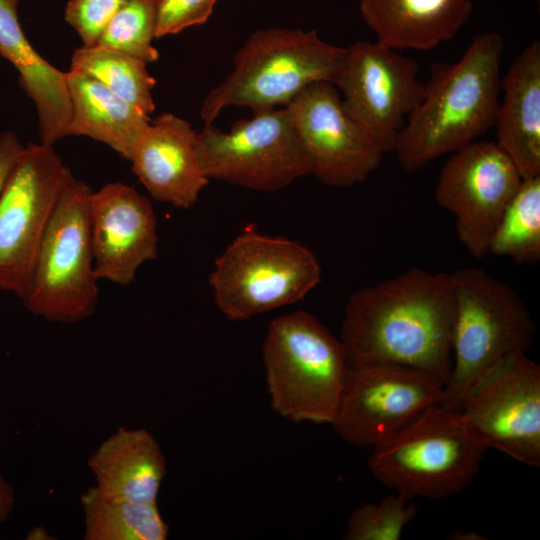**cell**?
I'll return each mask as SVG.
<instances>
[{
    "instance_id": "5b68a950",
    "label": "cell",
    "mask_w": 540,
    "mask_h": 540,
    "mask_svg": "<svg viewBox=\"0 0 540 540\" xmlns=\"http://www.w3.org/2000/svg\"><path fill=\"white\" fill-rule=\"evenodd\" d=\"M262 354L274 411L297 423L331 425L349 369L340 338L298 310L271 321Z\"/></svg>"
},
{
    "instance_id": "6da1fadb",
    "label": "cell",
    "mask_w": 540,
    "mask_h": 540,
    "mask_svg": "<svg viewBox=\"0 0 540 540\" xmlns=\"http://www.w3.org/2000/svg\"><path fill=\"white\" fill-rule=\"evenodd\" d=\"M454 317L452 274L410 268L349 296L340 340L349 367L400 364L446 384Z\"/></svg>"
},
{
    "instance_id": "1f68e13d",
    "label": "cell",
    "mask_w": 540,
    "mask_h": 540,
    "mask_svg": "<svg viewBox=\"0 0 540 540\" xmlns=\"http://www.w3.org/2000/svg\"><path fill=\"white\" fill-rule=\"evenodd\" d=\"M449 539L454 540H480L485 539L484 537H481L480 534L475 533L474 531L467 532L462 530H453L449 535Z\"/></svg>"
},
{
    "instance_id": "9c48e42d",
    "label": "cell",
    "mask_w": 540,
    "mask_h": 540,
    "mask_svg": "<svg viewBox=\"0 0 540 540\" xmlns=\"http://www.w3.org/2000/svg\"><path fill=\"white\" fill-rule=\"evenodd\" d=\"M204 175L256 191H277L311 175V167L286 107L253 111L222 131L205 123L197 132Z\"/></svg>"
},
{
    "instance_id": "cb8c5ba5",
    "label": "cell",
    "mask_w": 540,
    "mask_h": 540,
    "mask_svg": "<svg viewBox=\"0 0 540 540\" xmlns=\"http://www.w3.org/2000/svg\"><path fill=\"white\" fill-rule=\"evenodd\" d=\"M146 65L138 58L100 45L81 46L71 58V68L92 76L150 115L155 110L152 89L156 80Z\"/></svg>"
},
{
    "instance_id": "e0dca14e",
    "label": "cell",
    "mask_w": 540,
    "mask_h": 540,
    "mask_svg": "<svg viewBox=\"0 0 540 540\" xmlns=\"http://www.w3.org/2000/svg\"><path fill=\"white\" fill-rule=\"evenodd\" d=\"M150 195L174 207L189 209L208 185L197 153V132L171 113L150 121L129 160Z\"/></svg>"
},
{
    "instance_id": "83f0119b",
    "label": "cell",
    "mask_w": 540,
    "mask_h": 540,
    "mask_svg": "<svg viewBox=\"0 0 540 540\" xmlns=\"http://www.w3.org/2000/svg\"><path fill=\"white\" fill-rule=\"evenodd\" d=\"M127 0H69L66 22L78 33L83 45H97L107 24Z\"/></svg>"
},
{
    "instance_id": "603a6c76",
    "label": "cell",
    "mask_w": 540,
    "mask_h": 540,
    "mask_svg": "<svg viewBox=\"0 0 540 540\" xmlns=\"http://www.w3.org/2000/svg\"><path fill=\"white\" fill-rule=\"evenodd\" d=\"M85 540H165L169 527L157 503H137L103 495L96 486L80 496Z\"/></svg>"
},
{
    "instance_id": "4dcf8cb0",
    "label": "cell",
    "mask_w": 540,
    "mask_h": 540,
    "mask_svg": "<svg viewBox=\"0 0 540 540\" xmlns=\"http://www.w3.org/2000/svg\"><path fill=\"white\" fill-rule=\"evenodd\" d=\"M14 504V488L0 471V525L5 522Z\"/></svg>"
},
{
    "instance_id": "5bb4252c",
    "label": "cell",
    "mask_w": 540,
    "mask_h": 540,
    "mask_svg": "<svg viewBox=\"0 0 540 540\" xmlns=\"http://www.w3.org/2000/svg\"><path fill=\"white\" fill-rule=\"evenodd\" d=\"M346 49L335 83L342 103L385 153L394 151L407 116L424 96L419 63L377 42L358 41Z\"/></svg>"
},
{
    "instance_id": "ac0fdd59",
    "label": "cell",
    "mask_w": 540,
    "mask_h": 540,
    "mask_svg": "<svg viewBox=\"0 0 540 540\" xmlns=\"http://www.w3.org/2000/svg\"><path fill=\"white\" fill-rule=\"evenodd\" d=\"M504 91L494 127L495 141L522 178L540 176V42L519 53L501 79Z\"/></svg>"
},
{
    "instance_id": "7c38bea8",
    "label": "cell",
    "mask_w": 540,
    "mask_h": 540,
    "mask_svg": "<svg viewBox=\"0 0 540 540\" xmlns=\"http://www.w3.org/2000/svg\"><path fill=\"white\" fill-rule=\"evenodd\" d=\"M458 409L488 449L526 466L540 465V366L526 352L490 368Z\"/></svg>"
},
{
    "instance_id": "52a82bcc",
    "label": "cell",
    "mask_w": 540,
    "mask_h": 540,
    "mask_svg": "<svg viewBox=\"0 0 540 540\" xmlns=\"http://www.w3.org/2000/svg\"><path fill=\"white\" fill-rule=\"evenodd\" d=\"M321 272L315 254L300 242L247 229L217 257L209 284L218 309L244 320L303 299Z\"/></svg>"
},
{
    "instance_id": "8992f818",
    "label": "cell",
    "mask_w": 540,
    "mask_h": 540,
    "mask_svg": "<svg viewBox=\"0 0 540 540\" xmlns=\"http://www.w3.org/2000/svg\"><path fill=\"white\" fill-rule=\"evenodd\" d=\"M452 274L455 317L452 366L441 404L458 408L475 383L503 358L526 352L535 325L518 293L483 269Z\"/></svg>"
},
{
    "instance_id": "d6986e66",
    "label": "cell",
    "mask_w": 540,
    "mask_h": 540,
    "mask_svg": "<svg viewBox=\"0 0 540 540\" xmlns=\"http://www.w3.org/2000/svg\"><path fill=\"white\" fill-rule=\"evenodd\" d=\"M19 2L0 0V55L17 70L20 86L36 107L41 143L53 146L66 136L71 115L66 72L32 47L18 19Z\"/></svg>"
},
{
    "instance_id": "d4e9b609",
    "label": "cell",
    "mask_w": 540,
    "mask_h": 540,
    "mask_svg": "<svg viewBox=\"0 0 540 540\" xmlns=\"http://www.w3.org/2000/svg\"><path fill=\"white\" fill-rule=\"evenodd\" d=\"M490 254L517 264L539 262L540 176L522 179L492 237Z\"/></svg>"
},
{
    "instance_id": "7a4b0ae2",
    "label": "cell",
    "mask_w": 540,
    "mask_h": 540,
    "mask_svg": "<svg viewBox=\"0 0 540 540\" xmlns=\"http://www.w3.org/2000/svg\"><path fill=\"white\" fill-rule=\"evenodd\" d=\"M504 40L496 32L476 36L457 62H436L424 96L409 113L394 149L406 173L474 142L494 127L501 90Z\"/></svg>"
},
{
    "instance_id": "277c9868",
    "label": "cell",
    "mask_w": 540,
    "mask_h": 540,
    "mask_svg": "<svg viewBox=\"0 0 540 540\" xmlns=\"http://www.w3.org/2000/svg\"><path fill=\"white\" fill-rule=\"evenodd\" d=\"M487 450L458 408L437 403L372 447L367 466L392 492L441 499L472 482Z\"/></svg>"
},
{
    "instance_id": "4fadbf2b",
    "label": "cell",
    "mask_w": 540,
    "mask_h": 540,
    "mask_svg": "<svg viewBox=\"0 0 540 540\" xmlns=\"http://www.w3.org/2000/svg\"><path fill=\"white\" fill-rule=\"evenodd\" d=\"M522 179L495 141H474L446 161L435 199L455 216L459 240L473 257L489 255L492 237Z\"/></svg>"
},
{
    "instance_id": "7402d4cb",
    "label": "cell",
    "mask_w": 540,
    "mask_h": 540,
    "mask_svg": "<svg viewBox=\"0 0 540 540\" xmlns=\"http://www.w3.org/2000/svg\"><path fill=\"white\" fill-rule=\"evenodd\" d=\"M66 79L71 105L66 136L102 142L129 161L149 115L80 70L70 68Z\"/></svg>"
},
{
    "instance_id": "44dd1931",
    "label": "cell",
    "mask_w": 540,
    "mask_h": 540,
    "mask_svg": "<svg viewBox=\"0 0 540 540\" xmlns=\"http://www.w3.org/2000/svg\"><path fill=\"white\" fill-rule=\"evenodd\" d=\"M87 465L103 495L157 503L166 461L158 442L146 429L120 427L90 455Z\"/></svg>"
},
{
    "instance_id": "ba28073f",
    "label": "cell",
    "mask_w": 540,
    "mask_h": 540,
    "mask_svg": "<svg viewBox=\"0 0 540 540\" xmlns=\"http://www.w3.org/2000/svg\"><path fill=\"white\" fill-rule=\"evenodd\" d=\"M91 188L74 179L63 192L41 241L22 301L50 322L75 323L98 304V279L90 239Z\"/></svg>"
},
{
    "instance_id": "ffe728a7",
    "label": "cell",
    "mask_w": 540,
    "mask_h": 540,
    "mask_svg": "<svg viewBox=\"0 0 540 540\" xmlns=\"http://www.w3.org/2000/svg\"><path fill=\"white\" fill-rule=\"evenodd\" d=\"M472 0H360L376 42L394 49L429 51L452 39L468 20Z\"/></svg>"
},
{
    "instance_id": "30bf717a",
    "label": "cell",
    "mask_w": 540,
    "mask_h": 540,
    "mask_svg": "<svg viewBox=\"0 0 540 540\" xmlns=\"http://www.w3.org/2000/svg\"><path fill=\"white\" fill-rule=\"evenodd\" d=\"M74 179L52 145L24 147L0 193V290L22 299L46 229Z\"/></svg>"
},
{
    "instance_id": "f1b7e54d",
    "label": "cell",
    "mask_w": 540,
    "mask_h": 540,
    "mask_svg": "<svg viewBox=\"0 0 540 540\" xmlns=\"http://www.w3.org/2000/svg\"><path fill=\"white\" fill-rule=\"evenodd\" d=\"M218 0H160L156 38L207 22Z\"/></svg>"
},
{
    "instance_id": "9a60e30c",
    "label": "cell",
    "mask_w": 540,
    "mask_h": 540,
    "mask_svg": "<svg viewBox=\"0 0 540 540\" xmlns=\"http://www.w3.org/2000/svg\"><path fill=\"white\" fill-rule=\"evenodd\" d=\"M308 157L311 175L332 187L365 181L385 153L346 111L336 86L317 82L287 106Z\"/></svg>"
},
{
    "instance_id": "2e32d148",
    "label": "cell",
    "mask_w": 540,
    "mask_h": 540,
    "mask_svg": "<svg viewBox=\"0 0 540 540\" xmlns=\"http://www.w3.org/2000/svg\"><path fill=\"white\" fill-rule=\"evenodd\" d=\"M88 217L98 280L127 286L144 263L157 258L156 215L134 187L112 182L91 190Z\"/></svg>"
},
{
    "instance_id": "3957f363",
    "label": "cell",
    "mask_w": 540,
    "mask_h": 540,
    "mask_svg": "<svg viewBox=\"0 0 540 540\" xmlns=\"http://www.w3.org/2000/svg\"><path fill=\"white\" fill-rule=\"evenodd\" d=\"M346 54V48L323 41L316 30H258L237 51L232 72L208 93L200 116L213 123L228 106L285 107L313 83L335 85Z\"/></svg>"
},
{
    "instance_id": "f546056e",
    "label": "cell",
    "mask_w": 540,
    "mask_h": 540,
    "mask_svg": "<svg viewBox=\"0 0 540 540\" xmlns=\"http://www.w3.org/2000/svg\"><path fill=\"white\" fill-rule=\"evenodd\" d=\"M24 147L13 132L6 131L0 134V193Z\"/></svg>"
},
{
    "instance_id": "4316f807",
    "label": "cell",
    "mask_w": 540,
    "mask_h": 540,
    "mask_svg": "<svg viewBox=\"0 0 540 540\" xmlns=\"http://www.w3.org/2000/svg\"><path fill=\"white\" fill-rule=\"evenodd\" d=\"M414 500L392 492L377 503H365L351 513L345 540H399L417 515Z\"/></svg>"
},
{
    "instance_id": "8fae6325",
    "label": "cell",
    "mask_w": 540,
    "mask_h": 540,
    "mask_svg": "<svg viewBox=\"0 0 540 540\" xmlns=\"http://www.w3.org/2000/svg\"><path fill=\"white\" fill-rule=\"evenodd\" d=\"M444 388L441 379L410 366L349 367L331 425L345 442L372 448L441 403Z\"/></svg>"
},
{
    "instance_id": "484cf974",
    "label": "cell",
    "mask_w": 540,
    "mask_h": 540,
    "mask_svg": "<svg viewBox=\"0 0 540 540\" xmlns=\"http://www.w3.org/2000/svg\"><path fill=\"white\" fill-rule=\"evenodd\" d=\"M160 0H127L102 32L97 45L113 49L145 63L159 58L156 38Z\"/></svg>"
}]
</instances>
